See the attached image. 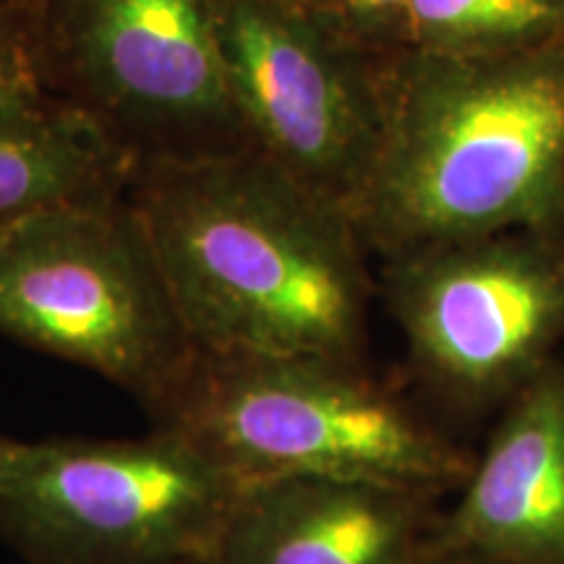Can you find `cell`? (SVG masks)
I'll return each instance as SVG.
<instances>
[{"label":"cell","mask_w":564,"mask_h":564,"mask_svg":"<svg viewBox=\"0 0 564 564\" xmlns=\"http://www.w3.org/2000/svg\"><path fill=\"white\" fill-rule=\"evenodd\" d=\"M129 196L202 356L358 364L369 282L340 209L257 150L144 171Z\"/></svg>","instance_id":"obj_1"},{"label":"cell","mask_w":564,"mask_h":564,"mask_svg":"<svg viewBox=\"0 0 564 564\" xmlns=\"http://www.w3.org/2000/svg\"><path fill=\"white\" fill-rule=\"evenodd\" d=\"M384 133L348 220L398 259L510 230L556 232L564 34L505 53L384 58Z\"/></svg>","instance_id":"obj_2"},{"label":"cell","mask_w":564,"mask_h":564,"mask_svg":"<svg viewBox=\"0 0 564 564\" xmlns=\"http://www.w3.org/2000/svg\"><path fill=\"white\" fill-rule=\"evenodd\" d=\"M0 335L100 373L152 423L199 358L129 192L53 204L0 232Z\"/></svg>","instance_id":"obj_3"},{"label":"cell","mask_w":564,"mask_h":564,"mask_svg":"<svg viewBox=\"0 0 564 564\" xmlns=\"http://www.w3.org/2000/svg\"><path fill=\"white\" fill-rule=\"evenodd\" d=\"M24 13L37 87L82 112L133 175L251 150L215 0H40Z\"/></svg>","instance_id":"obj_4"},{"label":"cell","mask_w":564,"mask_h":564,"mask_svg":"<svg viewBox=\"0 0 564 564\" xmlns=\"http://www.w3.org/2000/svg\"><path fill=\"white\" fill-rule=\"evenodd\" d=\"M241 486L175 429L0 444V535L32 564L209 562Z\"/></svg>","instance_id":"obj_5"},{"label":"cell","mask_w":564,"mask_h":564,"mask_svg":"<svg viewBox=\"0 0 564 564\" xmlns=\"http://www.w3.org/2000/svg\"><path fill=\"white\" fill-rule=\"evenodd\" d=\"M207 449L238 486L335 478L405 491L457 470L356 364L324 358H196L173 405L154 421Z\"/></svg>","instance_id":"obj_6"},{"label":"cell","mask_w":564,"mask_h":564,"mask_svg":"<svg viewBox=\"0 0 564 564\" xmlns=\"http://www.w3.org/2000/svg\"><path fill=\"white\" fill-rule=\"evenodd\" d=\"M223 66L251 150L350 215L384 133V58L293 0H215Z\"/></svg>","instance_id":"obj_7"},{"label":"cell","mask_w":564,"mask_h":564,"mask_svg":"<svg viewBox=\"0 0 564 564\" xmlns=\"http://www.w3.org/2000/svg\"><path fill=\"white\" fill-rule=\"evenodd\" d=\"M390 295L423 369L465 392L505 390L564 335V243L510 230L405 253Z\"/></svg>","instance_id":"obj_8"},{"label":"cell","mask_w":564,"mask_h":564,"mask_svg":"<svg viewBox=\"0 0 564 564\" xmlns=\"http://www.w3.org/2000/svg\"><path fill=\"white\" fill-rule=\"evenodd\" d=\"M403 491L335 478L241 486L209 564H405Z\"/></svg>","instance_id":"obj_9"},{"label":"cell","mask_w":564,"mask_h":564,"mask_svg":"<svg viewBox=\"0 0 564 564\" xmlns=\"http://www.w3.org/2000/svg\"><path fill=\"white\" fill-rule=\"evenodd\" d=\"M455 533L510 564L564 562V373L525 387L465 491Z\"/></svg>","instance_id":"obj_10"},{"label":"cell","mask_w":564,"mask_h":564,"mask_svg":"<svg viewBox=\"0 0 564 564\" xmlns=\"http://www.w3.org/2000/svg\"><path fill=\"white\" fill-rule=\"evenodd\" d=\"M133 167L82 112L42 89L0 95V232L53 204L126 194Z\"/></svg>","instance_id":"obj_11"},{"label":"cell","mask_w":564,"mask_h":564,"mask_svg":"<svg viewBox=\"0 0 564 564\" xmlns=\"http://www.w3.org/2000/svg\"><path fill=\"white\" fill-rule=\"evenodd\" d=\"M562 34L564 0H411L403 51L505 53Z\"/></svg>","instance_id":"obj_12"},{"label":"cell","mask_w":564,"mask_h":564,"mask_svg":"<svg viewBox=\"0 0 564 564\" xmlns=\"http://www.w3.org/2000/svg\"><path fill=\"white\" fill-rule=\"evenodd\" d=\"M316 24L358 51L390 58L405 47L411 0H293Z\"/></svg>","instance_id":"obj_13"},{"label":"cell","mask_w":564,"mask_h":564,"mask_svg":"<svg viewBox=\"0 0 564 564\" xmlns=\"http://www.w3.org/2000/svg\"><path fill=\"white\" fill-rule=\"evenodd\" d=\"M13 89H40L34 82L30 26L21 6L0 0V95Z\"/></svg>","instance_id":"obj_14"},{"label":"cell","mask_w":564,"mask_h":564,"mask_svg":"<svg viewBox=\"0 0 564 564\" xmlns=\"http://www.w3.org/2000/svg\"><path fill=\"white\" fill-rule=\"evenodd\" d=\"M556 236H560L564 243V188H562V204H560V220H556Z\"/></svg>","instance_id":"obj_15"},{"label":"cell","mask_w":564,"mask_h":564,"mask_svg":"<svg viewBox=\"0 0 564 564\" xmlns=\"http://www.w3.org/2000/svg\"><path fill=\"white\" fill-rule=\"evenodd\" d=\"M13 6H21V9H34V6L40 3V0H9Z\"/></svg>","instance_id":"obj_16"},{"label":"cell","mask_w":564,"mask_h":564,"mask_svg":"<svg viewBox=\"0 0 564 564\" xmlns=\"http://www.w3.org/2000/svg\"><path fill=\"white\" fill-rule=\"evenodd\" d=\"M6 442V436H0V444H3Z\"/></svg>","instance_id":"obj_17"},{"label":"cell","mask_w":564,"mask_h":564,"mask_svg":"<svg viewBox=\"0 0 564 564\" xmlns=\"http://www.w3.org/2000/svg\"><path fill=\"white\" fill-rule=\"evenodd\" d=\"M199 564H209V562H199Z\"/></svg>","instance_id":"obj_18"}]
</instances>
